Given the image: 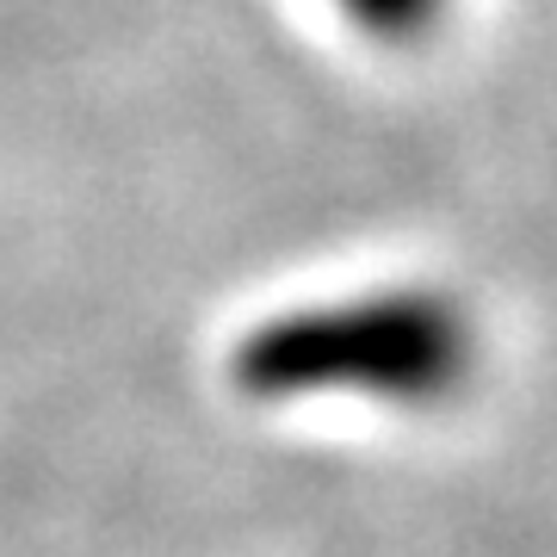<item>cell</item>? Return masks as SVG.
<instances>
[{"mask_svg":"<svg viewBox=\"0 0 557 557\" xmlns=\"http://www.w3.org/2000/svg\"><path fill=\"white\" fill-rule=\"evenodd\" d=\"M341 7L379 38H416L421 25L440 13V0H341Z\"/></svg>","mask_w":557,"mask_h":557,"instance_id":"2","label":"cell"},{"mask_svg":"<svg viewBox=\"0 0 557 557\" xmlns=\"http://www.w3.org/2000/svg\"><path fill=\"white\" fill-rule=\"evenodd\" d=\"M478 335L440 292H372V298L304 304L248 329L230 372L248 397H379L440 403L471 379Z\"/></svg>","mask_w":557,"mask_h":557,"instance_id":"1","label":"cell"}]
</instances>
